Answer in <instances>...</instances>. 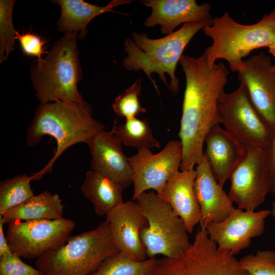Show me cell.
<instances>
[{"label": "cell", "instance_id": "8fae6325", "mask_svg": "<svg viewBox=\"0 0 275 275\" xmlns=\"http://www.w3.org/2000/svg\"><path fill=\"white\" fill-rule=\"evenodd\" d=\"M182 158L180 140L169 141L156 154L150 148H142L138 149L136 154L127 157L133 173L132 200L149 189L159 195L167 181L179 171Z\"/></svg>", "mask_w": 275, "mask_h": 275}, {"label": "cell", "instance_id": "83f0119b", "mask_svg": "<svg viewBox=\"0 0 275 275\" xmlns=\"http://www.w3.org/2000/svg\"><path fill=\"white\" fill-rule=\"evenodd\" d=\"M141 85L142 80L139 78L115 98L112 107L118 117L127 119L146 113V109L141 106L139 98L141 95Z\"/></svg>", "mask_w": 275, "mask_h": 275}, {"label": "cell", "instance_id": "1f68e13d", "mask_svg": "<svg viewBox=\"0 0 275 275\" xmlns=\"http://www.w3.org/2000/svg\"><path fill=\"white\" fill-rule=\"evenodd\" d=\"M264 149L270 177V193L275 197V133Z\"/></svg>", "mask_w": 275, "mask_h": 275}, {"label": "cell", "instance_id": "8992f818", "mask_svg": "<svg viewBox=\"0 0 275 275\" xmlns=\"http://www.w3.org/2000/svg\"><path fill=\"white\" fill-rule=\"evenodd\" d=\"M119 252L105 220L95 229L70 236L62 246L37 258L42 275H90Z\"/></svg>", "mask_w": 275, "mask_h": 275}, {"label": "cell", "instance_id": "7c38bea8", "mask_svg": "<svg viewBox=\"0 0 275 275\" xmlns=\"http://www.w3.org/2000/svg\"><path fill=\"white\" fill-rule=\"evenodd\" d=\"M228 196L238 208L254 211L270 191L269 171L264 149L249 147L244 159L232 172Z\"/></svg>", "mask_w": 275, "mask_h": 275}, {"label": "cell", "instance_id": "cb8c5ba5", "mask_svg": "<svg viewBox=\"0 0 275 275\" xmlns=\"http://www.w3.org/2000/svg\"><path fill=\"white\" fill-rule=\"evenodd\" d=\"M111 131L124 145L138 149L159 148V143L154 138L148 121L137 118L126 119L124 123L114 122Z\"/></svg>", "mask_w": 275, "mask_h": 275}, {"label": "cell", "instance_id": "4dcf8cb0", "mask_svg": "<svg viewBox=\"0 0 275 275\" xmlns=\"http://www.w3.org/2000/svg\"><path fill=\"white\" fill-rule=\"evenodd\" d=\"M16 39L19 41L23 53L26 56L37 57L38 62L42 61L43 54L48 52L44 50L45 42L37 35L31 33L20 34L16 31Z\"/></svg>", "mask_w": 275, "mask_h": 275}, {"label": "cell", "instance_id": "484cf974", "mask_svg": "<svg viewBox=\"0 0 275 275\" xmlns=\"http://www.w3.org/2000/svg\"><path fill=\"white\" fill-rule=\"evenodd\" d=\"M31 177L17 175L0 182V215L31 198L34 194Z\"/></svg>", "mask_w": 275, "mask_h": 275}, {"label": "cell", "instance_id": "f1b7e54d", "mask_svg": "<svg viewBox=\"0 0 275 275\" xmlns=\"http://www.w3.org/2000/svg\"><path fill=\"white\" fill-rule=\"evenodd\" d=\"M239 261L249 275H275V251H259L243 256Z\"/></svg>", "mask_w": 275, "mask_h": 275}, {"label": "cell", "instance_id": "277c9868", "mask_svg": "<svg viewBox=\"0 0 275 275\" xmlns=\"http://www.w3.org/2000/svg\"><path fill=\"white\" fill-rule=\"evenodd\" d=\"M213 40L206 47V56L210 67L220 59L227 61L234 72L244 67L242 59L256 49L275 46V8L258 22L250 25L238 23L228 12L213 19L212 23L203 29Z\"/></svg>", "mask_w": 275, "mask_h": 275}, {"label": "cell", "instance_id": "ac0fdd59", "mask_svg": "<svg viewBox=\"0 0 275 275\" xmlns=\"http://www.w3.org/2000/svg\"><path fill=\"white\" fill-rule=\"evenodd\" d=\"M141 3L152 9L144 23L151 28L159 25L163 35H168L181 23L212 21L209 3L198 5L195 0H144Z\"/></svg>", "mask_w": 275, "mask_h": 275}, {"label": "cell", "instance_id": "d6a6232c", "mask_svg": "<svg viewBox=\"0 0 275 275\" xmlns=\"http://www.w3.org/2000/svg\"><path fill=\"white\" fill-rule=\"evenodd\" d=\"M4 224L3 217L0 215V256L12 253L4 232Z\"/></svg>", "mask_w": 275, "mask_h": 275}, {"label": "cell", "instance_id": "7402d4cb", "mask_svg": "<svg viewBox=\"0 0 275 275\" xmlns=\"http://www.w3.org/2000/svg\"><path fill=\"white\" fill-rule=\"evenodd\" d=\"M64 209V206L58 194L44 190L1 215L5 224L16 220L56 219L63 217Z\"/></svg>", "mask_w": 275, "mask_h": 275}, {"label": "cell", "instance_id": "5b68a950", "mask_svg": "<svg viewBox=\"0 0 275 275\" xmlns=\"http://www.w3.org/2000/svg\"><path fill=\"white\" fill-rule=\"evenodd\" d=\"M77 32H66L40 62L31 68V78L41 103L84 100L77 89L82 70Z\"/></svg>", "mask_w": 275, "mask_h": 275}, {"label": "cell", "instance_id": "52a82bcc", "mask_svg": "<svg viewBox=\"0 0 275 275\" xmlns=\"http://www.w3.org/2000/svg\"><path fill=\"white\" fill-rule=\"evenodd\" d=\"M135 201L148 223L141 234L148 257L175 258L188 249L191 243L185 224L168 202L154 191L142 193Z\"/></svg>", "mask_w": 275, "mask_h": 275}, {"label": "cell", "instance_id": "44dd1931", "mask_svg": "<svg viewBox=\"0 0 275 275\" xmlns=\"http://www.w3.org/2000/svg\"><path fill=\"white\" fill-rule=\"evenodd\" d=\"M52 3L60 6L61 15L57 21L60 31L78 33V38L84 39L88 33L87 26L97 16L114 12L118 6L129 4L130 0H112L107 5L100 7L82 0H57Z\"/></svg>", "mask_w": 275, "mask_h": 275}, {"label": "cell", "instance_id": "3957f363", "mask_svg": "<svg viewBox=\"0 0 275 275\" xmlns=\"http://www.w3.org/2000/svg\"><path fill=\"white\" fill-rule=\"evenodd\" d=\"M212 21L186 23L178 30L159 39L133 32L131 38L126 39L124 43L127 54L123 60L124 67L129 71L143 70L159 95L151 77L152 73H157L167 88L176 94L179 84L175 74L177 63L193 37L200 30L212 24Z\"/></svg>", "mask_w": 275, "mask_h": 275}, {"label": "cell", "instance_id": "603a6c76", "mask_svg": "<svg viewBox=\"0 0 275 275\" xmlns=\"http://www.w3.org/2000/svg\"><path fill=\"white\" fill-rule=\"evenodd\" d=\"M123 189L113 180L91 170L86 173L80 187L84 196L92 203L99 216L106 215L123 202Z\"/></svg>", "mask_w": 275, "mask_h": 275}, {"label": "cell", "instance_id": "d6986e66", "mask_svg": "<svg viewBox=\"0 0 275 275\" xmlns=\"http://www.w3.org/2000/svg\"><path fill=\"white\" fill-rule=\"evenodd\" d=\"M204 152L211 171L223 187L235 169L245 156L247 147L219 124L213 125L204 139Z\"/></svg>", "mask_w": 275, "mask_h": 275}, {"label": "cell", "instance_id": "2e32d148", "mask_svg": "<svg viewBox=\"0 0 275 275\" xmlns=\"http://www.w3.org/2000/svg\"><path fill=\"white\" fill-rule=\"evenodd\" d=\"M91 155V170L118 183L123 189L133 183V173L122 143L111 131L98 132L87 144Z\"/></svg>", "mask_w": 275, "mask_h": 275}, {"label": "cell", "instance_id": "ffe728a7", "mask_svg": "<svg viewBox=\"0 0 275 275\" xmlns=\"http://www.w3.org/2000/svg\"><path fill=\"white\" fill-rule=\"evenodd\" d=\"M196 170L178 171L167 181L158 195L168 202L191 233L201 220L199 205L194 190Z\"/></svg>", "mask_w": 275, "mask_h": 275}, {"label": "cell", "instance_id": "9a60e30c", "mask_svg": "<svg viewBox=\"0 0 275 275\" xmlns=\"http://www.w3.org/2000/svg\"><path fill=\"white\" fill-rule=\"evenodd\" d=\"M106 220L119 252L134 261L146 260V250L141 234L148 223L135 201L120 203L106 215Z\"/></svg>", "mask_w": 275, "mask_h": 275}, {"label": "cell", "instance_id": "836d02e7", "mask_svg": "<svg viewBox=\"0 0 275 275\" xmlns=\"http://www.w3.org/2000/svg\"><path fill=\"white\" fill-rule=\"evenodd\" d=\"M270 214L275 219V200L273 201L271 203V209L270 210Z\"/></svg>", "mask_w": 275, "mask_h": 275}, {"label": "cell", "instance_id": "7a4b0ae2", "mask_svg": "<svg viewBox=\"0 0 275 275\" xmlns=\"http://www.w3.org/2000/svg\"><path fill=\"white\" fill-rule=\"evenodd\" d=\"M105 129L103 124L93 118L91 106L84 100L40 103L27 129L26 144L36 146L44 135H49L56 140L57 148L48 163L31 176L32 180H38L50 172L57 158L68 148L79 143L87 144Z\"/></svg>", "mask_w": 275, "mask_h": 275}, {"label": "cell", "instance_id": "d4e9b609", "mask_svg": "<svg viewBox=\"0 0 275 275\" xmlns=\"http://www.w3.org/2000/svg\"><path fill=\"white\" fill-rule=\"evenodd\" d=\"M157 259L133 260L119 252L105 259L90 275H151Z\"/></svg>", "mask_w": 275, "mask_h": 275}, {"label": "cell", "instance_id": "9c48e42d", "mask_svg": "<svg viewBox=\"0 0 275 275\" xmlns=\"http://www.w3.org/2000/svg\"><path fill=\"white\" fill-rule=\"evenodd\" d=\"M217 110L220 123L247 148L264 149L274 134L255 108L242 82L234 92L223 93Z\"/></svg>", "mask_w": 275, "mask_h": 275}, {"label": "cell", "instance_id": "ba28073f", "mask_svg": "<svg viewBox=\"0 0 275 275\" xmlns=\"http://www.w3.org/2000/svg\"><path fill=\"white\" fill-rule=\"evenodd\" d=\"M151 275H249L235 255L219 249L200 226L194 241L175 258L157 259Z\"/></svg>", "mask_w": 275, "mask_h": 275}, {"label": "cell", "instance_id": "6da1fadb", "mask_svg": "<svg viewBox=\"0 0 275 275\" xmlns=\"http://www.w3.org/2000/svg\"><path fill=\"white\" fill-rule=\"evenodd\" d=\"M179 62L186 79L178 133L183 149L180 170L184 171L194 169L204 154L206 135L220 124L217 103L229 71L222 63L210 67L204 53L198 58L182 55Z\"/></svg>", "mask_w": 275, "mask_h": 275}, {"label": "cell", "instance_id": "30bf717a", "mask_svg": "<svg viewBox=\"0 0 275 275\" xmlns=\"http://www.w3.org/2000/svg\"><path fill=\"white\" fill-rule=\"evenodd\" d=\"M6 235L12 252L23 258H38L64 245L73 230L74 221L16 220L8 224Z\"/></svg>", "mask_w": 275, "mask_h": 275}, {"label": "cell", "instance_id": "5bb4252c", "mask_svg": "<svg viewBox=\"0 0 275 275\" xmlns=\"http://www.w3.org/2000/svg\"><path fill=\"white\" fill-rule=\"evenodd\" d=\"M238 79L246 88L251 101L261 118L275 133V72L270 58L264 52L243 61Z\"/></svg>", "mask_w": 275, "mask_h": 275}, {"label": "cell", "instance_id": "f546056e", "mask_svg": "<svg viewBox=\"0 0 275 275\" xmlns=\"http://www.w3.org/2000/svg\"><path fill=\"white\" fill-rule=\"evenodd\" d=\"M14 253L0 256V275H42L37 268L24 263Z\"/></svg>", "mask_w": 275, "mask_h": 275}, {"label": "cell", "instance_id": "4fadbf2b", "mask_svg": "<svg viewBox=\"0 0 275 275\" xmlns=\"http://www.w3.org/2000/svg\"><path fill=\"white\" fill-rule=\"evenodd\" d=\"M270 214V210L249 211L234 207L224 220L204 227L219 249L235 255L249 248L252 239L262 235Z\"/></svg>", "mask_w": 275, "mask_h": 275}, {"label": "cell", "instance_id": "e575fe53", "mask_svg": "<svg viewBox=\"0 0 275 275\" xmlns=\"http://www.w3.org/2000/svg\"><path fill=\"white\" fill-rule=\"evenodd\" d=\"M269 52L275 57V46L269 48Z\"/></svg>", "mask_w": 275, "mask_h": 275}, {"label": "cell", "instance_id": "4316f807", "mask_svg": "<svg viewBox=\"0 0 275 275\" xmlns=\"http://www.w3.org/2000/svg\"><path fill=\"white\" fill-rule=\"evenodd\" d=\"M15 1H0V63H2L14 50L16 30L12 21Z\"/></svg>", "mask_w": 275, "mask_h": 275}, {"label": "cell", "instance_id": "d590c367", "mask_svg": "<svg viewBox=\"0 0 275 275\" xmlns=\"http://www.w3.org/2000/svg\"><path fill=\"white\" fill-rule=\"evenodd\" d=\"M272 69L275 72V64L273 66H272Z\"/></svg>", "mask_w": 275, "mask_h": 275}, {"label": "cell", "instance_id": "e0dca14e", "mask_svg": "<svg viewBox=\"0 0 275 275\" xmlns=\"http://www.w3.org/2000/svg\"><path fill=\"white\" fill-rule=\"evenodd\" d=\"M195 170L194 190L201 211L200 225L224 220L234 208L233 203L215 179L204 152Z\"/></svg>", "mask_w": 275, "mask_h": 275}]
</instances>
